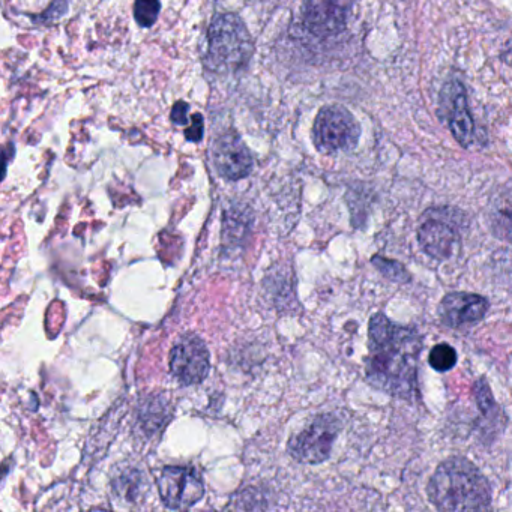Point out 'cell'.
Instances as JSON below:
<instances>
[{
  "mask_svg": "<svg viewBox=\"0 0 512 512\" xmlns=\"http://www.w3.org/2000/svg\"><path fill=\"white\" fill-rule=\"evenodd\" d=\"M355 0H304L302 23L314 37L328 38L346 29Z\"/></svg>",
  "mask_w": 512,
  "mask_h": 512,
  "instance_id": "52a82bcc",
  "label": "cell"
},
{
  "mask_svg": "<svg viewBox=\"0 0 512 512\" xmlns=\"http://www.w3.org/2000/svg\"><path fill=\"white\" fill-rule=\"evenodd\" d=\"M188 110H190V107H188V104L184 103V101L176 103L172 110V121L175 122L176 125L187 124Z\"/></svg>",
  "mask_w": 512,
  "mask_h": 512,
  "instance_id": "d6986e66",
  "label": "cell"
},
{
  "mask_svg": "<svg viewBox=\"0 0 512 512\" xmlns=\"http://www.w3.org/2000/svg\"><path fill=\"white\" fill-rule=\"evenodd\" d=\"M454 214L448 209H436L425 214V220L419 224L418 244L431 259H451L458 244V226L454 221Z\"/></svg>",
  "mask_w": 512,
  "mask_h": 512,
  "instance_id": "8992f818",
  "label": "cell"
},
{
  "mask_svg": "<svg viewBox=\"0 0 512 512\" xmlns=\"http://www.w3.org/2000/svg\"><path fill=\"white\" fill-rule=\"evenodd\" d=\"M371 263H373L374 268H376L383 277L394 281V283L406 284L412 280L406 266H404L403 263L397 262V260L386 259V257L383 256H374Z\"/></svg>",
  "mask_w": 512,
  "mask_h": 512,
  "instance_id": "9a60e30c",
  "label": "cell"
},
{
  "mask_svg": "<svg viewBox=\"0 0 512 512\" xmlns=\"http://www.w3.org/2000/svg\"><path fill=\"white\" fill-rule=\"evenodd\" d=\"M160 0H136L134 4V17L143 28H151L157 22L160 14Z\"/></svg>",
  "mask_w": 512,
  "mask_h": 512,
  "instance_id": "e0dca14e",
  "label": "cell"
},
{
  "mask_svg": "<svg viewBox=\"0 0 512 512\" xmlns=\"http://www.w3.org/2000/svg\"><path fill=\"white\" fill-rule=\"evenodd\" d=\"M340 419L335 415H320L289 442V454L299 463L320 464L328 460L332 446L341 431Z\"/></svg>",
  "mask_w": 512,
  "mask_h": 512,
  "instance_id": "5b68a950",
  "label": "cell"
},
{
  "mask_svg": "<svg viewBox=\"0 0 512 512\" xmlns=\"http://www.w3.org/2000/svg\"><path fill=\"white\" fill-rule=\"evenodd\" d=\"M457 359L458 356L454 347L446 343H440L430 350L428 364H430L433 370L439 371V373H446V371L452 370L455 367Z\"/></svg>",
  "mask_w": 512,
  "mask_h": 512,
  "instance_id": "2e32d148",
  "label": "cell"
},
{
  "mask_svg": "<svg viewBox=\"0 0 512 512\" xmlns=\"http://www.w3.org/2000/svg\"><path fill=\"white\" fill-rule=\"evenodd\" d=\"M421 350L422 338L415 328L398 325L383 313L374 314L368 326L365 379L392 397L415 400Z\"/></svg>",
  "mask_w": 512,
  "mask_h": 512,
  "instance_id": "6da1fadb",
  "label": "cell"
},
{
  "mask_svg": "<svg viewBox=\"0 0 512 512\" xmlns=\"http://www.w3.org/2000/svg\"><path fill=\"white\" fill-rule=\"evenodd\" d=\"M203 131H205V125H203V118L202 115L193 116V121H191L190 127L187 128V131H185V137H187V140H190V142H200L203 137Z\"/></svg>",
  "mask_w": 512,
  "mask_h": 512,
  "instance_id": "ac0fdd59",
  "label": "cell"
},
{
  "mask_svg": "<svg viewBox=\"0 0 512 512\" xmlns=\"http://www.w3.org/2000/svg\"><path fill=\"white\" fill-rule=\"evenodd\" d=\"M487 299L467 292L448 293L439 305V316L449 328H466L481 322L487 314Z\"/></svg>",
  "mask_w": 512,
  "mask_h": 512,
  "instance_id": "8fae6325",
  "label": "cell"
},
{
  "mask_svg": "<svg viewBox=\"0 0 512 512\" xmlns=\"http://www.w3.org/2000/svg\"><path fill=\"white\" fill-rule=\"evenodd\" d=\"M490 223L497 238L512 236V190L499 194L490 209Z\"/></svg>",
  "mask_w": 512,
  "mask_h": 512,
  "instance_id": "5bb4252c",
  "label": "cell"
},
{
  "mask_svg": "<svg viewBox=\"0 0 512 512\" xmlns=\"http://www.w3.org/2000/svg\"><path fill=\"white\" fill-rule=\"evenodd\" d=\"M440 110L448 122L454 139L463 148H470L475 139V125L467 106L466 89L460 80H449L440 92Z\"/></svg>",
  "mask_w": 512,
  "mask_h": 512,
  "instance_id": "30bf717a",
  "label": "cell"
},
{
  "mask_svg": "<svg viewBox=\"0 0 512 512\" xmlns=\"http://www.w3.org/2000/svg\"><path fill=\"white\" fill-rule=\"evenodd\" d=\"M434 508L443 512L487 511L491 487L481 470L463 457H451L434 470L427 485Z\"/></svg>",
  "mask_w": 512,
  "mask_h": 512,
  "instance_id": "7a4b0ae2",
  "label": "cell"
},
{
  "mask_svg": "<svg viewBox=\"0 0 512 512\" xmlns=\"http://www.w3.org/2000/svg\"><path fill=\"white\" fill-rule=\"evenodd\" d=\"M253 55V41L244 22L233 14H221L209 29L206 62L214 70H238Z\"/></svg>",
  "mask_w": 512,
  "mask_h": 512,
  "instance_id": "3957f363",
  "label": "cell"
},
{
  "mask_svg": "<svg viewBox=\"0 0 512 512\" xmlns=\"http://www.w3.org/2000/svg\"><path fill=\"white\" fill-rule=\"evenodd\" d=\"M211 358L206 344L196 335H184L170 353V370L182 385H196L209 374Z\"/></svg>",
  "mask_w": 512,
  "mask_h": 512,
  "instance_id": "9c48e42d",
  "label": "cell"
},
{
  "mask_svg": "<svg viewBox=\"0 0 512 512\" xmlns=\"http://www.w3.org/2000/svg\"><path fill=\"white\" fill-rule=\"evenodd\" d=\"M214 164L217 172L229 181L247 178L253 170V157L239 136L226 133L215 142Z\"/></svg>",
  "mask_w": 512,
  "mask_h": 512,
  "instance_id": "7c38bea8",
  "label": "cell"
},
{
  "mask_svg": "<svg viewBox=\"0 0 512 512\" xmlns=\"http://www.w3.org/2000/svg\"><path fill=\"white\" fill-rule=\"evenodd\" d=\"M157 485L164 505L170 509L190 508L205 494L203 479L191 467H166L157 479Z\"/></svg>",
  "mask_w": 512,
  "mask_h": 512,
  "instance_id": "ba28073f",
  "label": "cell"
},
{
  "mask_svg": "<svg viewBox=\"0 0 512 512\" xmlns=\"http://www.w3.org/2000/svg\"><path fill=\"white\" fill-rule=\"evenodd\" d=\"M475 397L479 412L482 413V422H484L482 425L487 427L485 428V436H491V439H493L499 433L497 428L503 430L506 418L503 415L502 409L494 401L490 385L485 382V379H479L475 383Z\"/></svg>",
  "mask_w": 512,
  "mask_h": 512,
  "instance_id": "4fadbf2b",
  "label": "cell"
},
{
  "mask_svg": "<svg viewBox=\"0 0 512 512\" xmlns=\"http://www.w3.org/2000/svg\"><path fill=\"white\" fill-rule=\"evenodd\" d=\"M361 127L343 106L323 107L314 122V145L323 154L352 151L358 145Z\"/></svg>",
  "mask_w": 512,
  "mask_h": 512,
  "instance_id": "277c9868",
  "label": "cell"
}]
</instances>
